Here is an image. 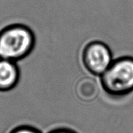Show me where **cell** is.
Wrapping results in <instances>:
<instances>
[{"instance_id": "obj_1", "label": "cell", "mask_w": 133, "mask_h": 133, "mask_svg": "<svg viewBox=\"0 0 133 133\" xmlns=\"http://www.w3.org/2000/svg\"><path fill=\"white\" fill-rule=\"evenodd\" d=\"M36 38L26 24L14 23L0 29V59L17 62L34 50Z\"/></svg>"}, {"instance_id": "obj_2", "label": "cell", "mask_w": 133, "mask_h": 133, "mask_svg": "<svg viewBox=\"0 0 133 133\" xmlns=\"http://www.w3.org/2000/svg\"><path fill=\"white\" fill-rule=\"evenodd\" d=\"M100 85L112 98L126 97L133 92V57L125 56L114 59L100 76Z\"/></svg>"}, {"instance_id": "obj_3", "label": "cell", "mask_w": 133, "mask_h": 133, "mask_svg": "<svg viewBox=\"0 0 133 133\" xmlns=\"http://www.w3.org/2000/svg\"><path fill=\"white\" fill-rule=\"evenodd\" d=\"M113 60L111 49L101 41L90 42L84 46L82 54V61L84 68L95 76L102 75Z\"/></svg>"}, {"instance_id": "obj_4", "label": "cell", "mask_w": 133, "mask_h": 133, "mask_svg": "<svg viewBox=\"0 0 133 133\" xmlns=\"http://www.w3.org/2000/svg\"><path fill=\"white\" fill-rule=\"evenodd\" d=\"M20 77L17 62L0 59V92H8L15 89Z\"/></svg>"}, {"instance_id": "obj_5", "label": "cell", "mask_w": 133, "mask_h": 133, "mask_svg": "<svg viewBox=\"0 0 133 133\" xmlns=\"http://www.w3.org/2000/svg\"><path fill=\"white\" fill-rule=\"evenodd\" d=\"M75 92L77 97L82 101H93L99 95L98 84L93 79L83 77L77 82Z\"/></svg>"}, {"instance_id": "obj_6", "label": "cell", "mask_w": 133, "mask_h": 133, "mask_svg": "<svg viewBox=\"0 0 133 133\" xmlns=\"http://www.w3.org/2000/svg\"><path fill=\"white\" fill-rule=\"evenodd\" d=\"M8 133H42L37 127L29 124H20L13 127Z\"/></svg>"}, {"instance_id": "obj_7", "label": "cell", "mask_w": 133, "mask_h": 133, "mask_svg": "<svg viewBox=\"0 0 133 133\" xmlns=\"http://www.w3.org/2000/svg\"><path fill=\"white\" fill-rule=\"evenodd\" d=\"M47 133H78L72 129H70L67 127H57L53 130H50Z\"/></svg>"}]
</instances>
